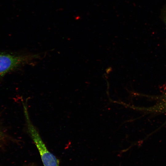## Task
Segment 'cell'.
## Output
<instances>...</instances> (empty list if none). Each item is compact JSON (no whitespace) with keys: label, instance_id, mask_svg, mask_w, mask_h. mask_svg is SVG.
<instances>
[{"label":"cell","instance_id":"1","mask_svg":"<svg viewBox=\"0 0 166 166\" xmlns=\"http://www.w3.org/2000/svg\"><path fill=\"white\" fill-rule=\"evenodd\" d=\"M27 105H24L25 115L28 132L39 151L44 166H59L57 158L48 149L38 131L30 121Z\"/></svg>","mask_w":166,"mask_h":166},{"label":"cell","instance_id":"2","mask_svg":"<svg viewBox=\"0 0 166 166\" xmlns=\"http://www.w3.org/2000/svg\"><path fill=\"white\" fill-rule=\"evenodd\" d=\"M39 57L38 54L17 55L0 53V77Z\"/></svg>","mask_w":166,"mask_h":166},{"label":"cell","instance_id":"3","mask_svg":"<svg viewBox=\"0 0 166 166\" xmlns=\"http://www.w3.org/2000/svg\"><path fill=\"white\" fill-rule=\"evenodd\" d=\"M5 138V135L3 132L0 130V141L3 140Z\"/></svg>","mask_w":166,"mask_h":166},{"label":"cell","instance_id":"4","mask_svg":"<svg viewBox=\"0 0 166 166\" xmlns=\"http://www.w3.org/2000/svg\"><path fill=\"white\" fill-rule=\"evenodd\" d=\"M163 18L165 24V25H166V10L164 12Z\"/></svg>","mask_w":166,"mask_h":166},{"label":"cell","instance_id":"5","mask_svg":"<svg viewBox=\"0 0 166 166\" xmlns=\"http://www.w3.org/2000/svg\"><path fill=\"white\" fill-rule=\"evenodd\" d=\"M30 166H31V165H30Z\"/></svg>","mask_w":166,"mask_h":166}]
</instances>
